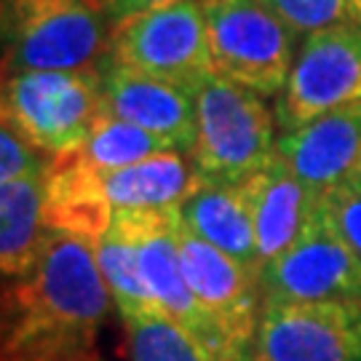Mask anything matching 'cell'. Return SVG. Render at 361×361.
Wrapping results in <instances>:
<instances>
[{
	"label": "cell",
	"instance_id": "7",
	"mask_svg": "<svg viewBox=\"0 0 361 361\" xmlns=\"http://www.w3.org/2000/svg\"><path fill=\"white\" fill-rule=\"evenodd\" d=\"M259 286L262 308L286 302H361V259L316 204L295 241L262 268Z\"/></svg>",
	"mask_w": 361,
	"mask_h": 361
},
{
	"label": "cell",
	"instance_id": "29",
	"mask_svg": "<svg viewBox=\"0 0 361 361\" xmlns=\"http://www.w3.org/2000/svg\"><path fill=\"white\" fill-rule=\"evenodd\" d=\"M89 361H102V356H94V359H89Z\"/></svg>",
	"mask_w": 361,
	"mask_h": 361
},
{
	"label": "cell",
	"instance_id": "20",
	"mask_svg": "<svg viewBox=\"0 0 361 361\" xmlns=\"http://www.w3.org/2000/svg\"><path fill=\"white\" fill-rule=\"evenodd\" d=\"M129 361H217L185 326L161 308L121 316Z\"/></svg>",
	"mask_w": 361,
	"mask_h": 361
},
{
	"label": "cell",
	"instance_id": "6",
	"mask_svg": "<svg viewBox=\"0 0 361 361\" xmlns=\"http://www.w3.org/2000/svg\"><path fill=\"white\" fill-rule=\"evenodd\" d=\"M110 59L198 91L217 73L201 0H174L113 27Z\"/></svg>",
	"mask_w": 361,
	"mask_h": 361
},
{
	"label": "cell",
	"instance_id": "22",
	"mask_svg": "<svg viewBox=\"0 0 361 361\" xmlns=\"http://www.w3.org/2000/svg\"><path fill=\"white\" fill-rule=\"evenodd\" d=\"M268 3L297 35H313L340 25H361V0H268Z\"/></svg>",
	"mask_w": 361,
	"mask_h": 361
},
{
	"label": "cell",
	"instance_id": "10",
	"mask_svg": "<svg viewBox=\"0 0 361 361\" xmlns=\"http://www.w3.org/2000/svg\"><path fill=\"white\" fill-rule=\"evenodd\" d=\"M257 361H361V302L265 305Z\"/></svg>",
	"mask_w": 361,
	"mask_h": 361
},
{
	"label": "cell",
	"instance_id": "25",
	"mask_svg": "<svg viewBox=\"0 0 361 361\" xmlns=\"http://www.w3.org/2000/svg\"><path fill=\"white\" fill-rule=\"evenodd\" d=\"M166 3H174V0H102L99 8H102L104 19L110 22V27H118L123 25L126 19H131V16H137V13L166 6Z\"/></svg>",
	"mask_w": 361,
	"mask_h": 361
},
{
	"label": "cell",
	"instance_id": "4",
	"mask_svg": "<svg viewBox=\"0 0 361 361\" xmlns=\"http://www.w3.org/2000/svg\"><path fill=\"white\" fill-rule=\"evenodd\" d=\"M104 116L102 73L3 75V121L40 153L65 155L83 147Z\"/></svg>",
	"mask_w": 361,
	"mask_h": 361
},
{
	"label": "cell",
	"instance_id": "14",
	"mask_svg": "<svg viewBox=\"0 0 361 361\" xmlns=\"http://www.w3.org/2000/svg\"><path fill=\"white\" fill-rule=\"evenodd\" d=\"M257 235L262 265L276 259L302 231L305 219L319 198L292 174V169L276 155L265 169L255 171L238 185Z\"/></svg>",
	"mask_w": 361,
	"mask_h": 361
},
{
	"label": "cell",
	"instance_id": "26",
	"mask_svg": "<svg viewBox=\"0 0 361 361\" xmlns=\"http://www.w3.org/2000/svg\"><path fill=\"white\" fill-rule=\"evenodd\" d=\"M217 361H257V350H255V337L246 340H233L228 348L217 356Z\"/></svg>",
	"mask_w": 361,
	"mask_h": 361
},
{
	"label": "cell",
	"instance_id": "9",
	"mask_svg": "<svg viewBox=\"0 0 361 361\" xmlns=\"http://www.w3.org/2000/svg\"><path fill=\"white\" fill-rule=\"evenodd\" d=\"M350 102H361V25L308 35L279 94V126L292 131Z\"/></svg>",
	"mask_w": 361,
	"mask_h": 361
},
{
	"label": "cell",
	"instance_id": "2",
	"mask_svg": "<svg viewBox=\"0 0 361 361\" xmlns=\"http://www.w3.org/2000/svg\"><path fill=\"white\" fill-rule=\"evenodd\" d=\"M113 27L91 0H3V70L102 73Z\"/></svg>",
	"mask_w": 361,
	"mask_h": 361
},
{
	"label": "cell",
	"instance_id": "12",
	"mask_svg": "<svg viewBox=\"0 0 361 361\" xmlns=\"http://www.w3.org/2000/svg\"><path fill=\"white\" fill-rule=\"evenodd\" d=\"M102 99L107 116L142 126L180 153H193L198 137L195 91L129 70L110 59L102 67Z\"/></svg>",
	"mask_w": 361,
	"mask_h": 361
},
{
	"label": "cell",
	"instance_id": "18",
	"mask_svg": "<svg viewBox=\"0 0 361 361\" xmlns=\"http://www.w3.org/2000/svg\"><path fill=\"white\" fill-rule=\"evenodd\" d=\"M195 188L190 158L180 150L153 155L134 166L102 171V190L116 209H164L177 207Z\"/></svg>",
	"mask_w": 361,
	"mask_h": 361
},
{
	"label": "cell",
	"instance_id": "15",
	"mask_svg": "<svg viewBox=\"0 0 361 361\" xmlns=\"http://www.w3.org/2000/svg\"><path fill=\"white\" fill-rule=\"evenodd\" d=\"M43 217L49 231L97 244L116 217V209L104 198L102 171L91 169L75 150L51 155L46 166Z\"/></svg>",
	"mask_w": 361,
	"mask_h": 361
},
{
	"label": "cell",
	"instance_id": "13",
	"mask_svg": "<svg viewBox=\"0 0 361 361\" xmlns=\"http://www.w3.org/2000/svg\"><path fill=\"white\" fill-rule=\"evenodd\" d=\"M279 158L316 198L345 185L361 164V102L335 107L284 131Z\"/></svg>",
	"mask_w": 361,
	"mask_h": 361
},
{
	"label": "cell",
	"instance_id": "8",
	"mask_svg": "<svg viewBox=\"0 0 361 361\" xmlns=\"http://www.w3.org/2000/svg\"><path fill=\"white\" fill-rule=\"evenodd\" d=\"M113 222H118L129 233L140 252L145 284L153 295L155 305L169 313L174 322L185 326L190 335L207 345L214 356L231 345L228 335L222 332L209 310L195 300L193 289L185 279L177 246V207L164 209H118Z\"/></svg>",
	"mask_w": 361,
	"mask_h": 361
},
{
	"label": "cell",
	"instance_id": "1",
	"mask_svg": "<svg viewBox=\"0 0 361 361\" xmlns=\"http://www.w3.org/2000/svg\"><path fill=\"white\" fill-rule=\"evenodd\" d=\"M113 297L94 246L51 231L25 276L3 286L0 361H89Z\"/></svg>",
	"mask_w": 361,
	"mask_h": 361
},
{
	"label": "cell",
	"instance_id": "28",
	"mask_svg": "<svg viewBox=\"0 0 361 361\" xmlns=\"http://www.w3.org/2000/svg\"><path fill=\"white\" fill-rule=\"evenodd\" d=\"M91 3H94V6H97V8H99V6H102V0H91ZM99 11H102V8H99Z\"/></svg>",
	"mask_w": 361,
	"mask_h": 361
},
{
	"label": "cell",
	"instance_id": "3",
	"mask_svg": "<svg viewBox=\"0 0 361 361\" xmlns=\"http://www.w3.org/2000/svg\"><path fill=\"white\" fill-rule=\"evenodd\" d=\"M195 182L241 185L279 155L273 113L257 91L214 73L195 91Z\"/></svg>",
	"mask_w": 361,
	"mask_h": 361
},
{
	"label": "cell",
	"instance_id": "5",
	"mask_svg": "<svg viewBox=\"0 0 361 361\" xmlns=\"http://www.w3.org/2000/svg\"><path fill=\"white\" fill-rule=\"evenodd\" d=\"M217 75L259 97L281 94L295 65L297 32L268 0H201Z\"/></svg>",
	"mask_w": 361,
	"mask_h": 361
},
{
	"label": "cell",
	"instance_id": "19",
	"mask_svg": "<svg viewBox=\"0 0 361 361\" xmlns=\"http://www.w3.org/2000/svg\"><path fill=\"white\" fill-rule=\"evenodd\" d=\"M94 257L121 316H134V313L158 308L145 284L137 244L118 222H113L110 231L94 244Z\"/></svg>",
	"mask_w": 361,
	"mask_h": 361
},
{
	"label": "cell",
	"instance_id": "23",
	"mask_svg": "<svg viewBox=\"0 0 361 361\" xmlns=\"http://www.w3.org/2000/svg\"><path fill=\"white\" fill-rule=\"evenodd\" d=\"M319 209L337 235L356 252L361 259V188L356 185H337L319 198Z\"/></svg>",
	"mask_w": 361,
	"mask_h": 361
},
{
	"label": "cell",
	"instance_id": "24",
	"mask_svg": "<svg viewBox=\"0 0 361 361\" xmlns=\"http://www.w3.org/2000/svg\"><path fill=\"white\" fill-rule=\"evenodd\" d=\"M49 158L51 155L40 153L38 147L27 142L11 123L3 121V129H0V180H16V177L46 171Z\"/></svg>",
	"mask_w": 361,
	"mask_h": 361
},
{
	"label": "cell",
	"instance_id": "11",
	"mask_svg": "<svg viewBox=\"0 0 361 361\" xmlns=\"http://www.w3.org/2000/svg\"><path fill=\"white\" fill-rule=\"evenodd\" d=\"M177 246L182 271L195 300L222 326L228 340L233 343L255 337L262 313V276L244 268L238 259L219 252L217 246L201 241L182 225V219L177 222Z\"/></svg>",
	"mask_w": 361,
	"mask_h": 361
},
{
	"label": "cell",
	"instance_id": "17",
	"mask_svg": "<svg viewBox=\"0 0 361 361\" xmlns=\"http://www.w3.org/2000/svg\"><path fill=\"white\" fill-rule=\"evenodd\" d=\"M46 171L16 180H0V268L3 279L25 276L46 244L43 217Z\"/></svg>",
	"mask_w": 361,
	"mask_h": 361
},
{
	"label": "cell",
	"instance_id": "21",
	"mask_svg": "<svg viewBox=\"0 0 361 361\" xmlns=\"http://www.w3.org/2000/svg\"><path fill=\"white\" fill-rule=\"evenodd\" d=\"M169 150H174V147L166 140L145 131L142 126L104 116L99 126L91 131L86 145L78 147L75 153L97 171H116V169L134 166L140 161H147V158L169 153Z\"/></svg>",
	"mask_w": 361,
	"mask_h": 361
},
{
	"label": "cell",
	"instance_id": "16",
	"mask_svg": "<svg viewBox=\"0 0 361 361\" xmlns=\"http://www.w3.org/2000/svg\"><path fill=\"white\" fill-rule=\"evenodd\" d=\"M182 225L201 241L217 246L219 252L238 259L244 268L262 276V257L257 249L255 225L249 217L238 185H201L177 204Z\"/></svg>",
	"mask_w": 361,
	"mask_h": 361
},
{
	"label": "cell",
	"instance_id": "27",
	"mask_svg": "<svg viewBox=\"0 0 361 361\" xmlns=\"http://www.w3.org/2000/svg\"><path fill=\"white\" fill-rule=\"evenodd\" d=\"M350 185H356V188H361V164L359 166H356V171H353V174H350Z\"/></svg>",
	"mask_w": 361,
	"mask_h": 361
}]
</instances>
